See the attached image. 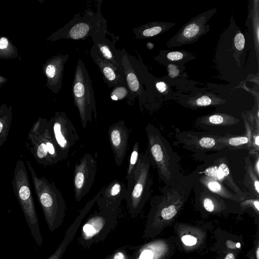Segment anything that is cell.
I'll list each match as a JSON object with an SVG mask.
<instances>
[{
    "label": "cell",
    "instance_id": "1",
    "mask_svg": "<svg viewBox=\"0 0 259 259\" xmlns=\"http://www.w3.org/2000/svg\"><path fill=\"white\" fill-rule=\"evenodd\" d=\"M248 54L259 60L248 32L239 27L232 17L228 27L221 34L214 56L219 77L226 81L240 84L250 75H254L247 64Z\"/></svg>",
    "mask_w": 259,
    "mask_h": 259
},
{
    "label": "cell",
    "instance_id": "2",
    "mask_svg": "<svg viewBox=\"0 0 259 259\" xmlns=\"http://www.w3.org/2000/svg\"><path fill=\"white\" fill-rule=\"evenodd\" d=\"M145 131L148 141L146 151L151 164L156 168L160 180L166 186L170 185L182 176L179 155L153 124L148 123Z\"/></svg>",
    "mask_w": 259,
    "mask_h": 259
},
{
    "label": "cell",
    "instance_id": "3",
    "mask_svg": "<svg viewBox=\"0 0 259 259\" xmlns=\"http://www.w3.org/2000/svg\"><path fill=\"white\" fill-rule=\"evenodd\" d=\"M30 172L35 193L44 218L51 232L58 229L65 219L66 205L63 197L56 186L45 177H38L31 163L26 160Z\"/></svg>",
    "mask_w": 259,
    "mask_h": 259
},
{
    "label": "cell",
    "instance_id": "4",
    "mask_svg": "<svg viewBox=\"0 0 259 259\" xmlns=\"http://www.w3.org/2000/svg\"><path fill=\"white\" fill-rule=\"evenodd\" d=\"M151 164L147 151L141 153L136 168L127 178L124 200L130 215L134 218L142 209L151 194L152 180L150 176Z\"/></svg>",
    "mask_w": 259,
    "mask_h": 259
},
{
    "label": "cell",
    "instance_id": "5",
    "mask_svg": "<svg viewBox=\"0 0 259 259\" xmlns=\"http://www.w3.org/2000/svg\"><path fill=\"white\" fill-rule=\"evenodd\" d=\"M121 201L115 202L108 206L91 214L82 224L78 243L89 249L92 245L104 241L116 227Z\"/></svg>",
    "mask_w": 259,
    "mask_h": 259
},
{
    "label": "cell",
    "instance_id": "6",
    "mask_svg": "<svg viewBox=\"0 0 259 259\" xmlns=\"http://www.w3.org/2000/svg\"><path fill=\"white\" fill-rule=\"evenodd\" d=\"M12 188L23 213L31 234L37 246L43 241L38 223L28 172L22 159H19L14 171Z\"/></svg>",
    "mask_w": 259,
    "mask_h": 259
},
{
    "label": "cell",
    "instance_id": "7",
    "mask_svg": "<svg viewBox=\"0 0 259 259\" xmlns=\"http://www.w3.org/2000/svg\"><path fill=\"white\" fill-rule=\"evenodd\" d=\"M101 2H99L96 11L86 9L77 13L54 34V39L84 40L98 32L107 31V21L101 14Z\"/></svg>",
    "mask_w": 259,
    "mask_h": 259
},
{
    "label": "cell",
    "instance_id": "8",
    "mask_svg": "<svg viewBox=\"0 0 259 259\" xmlns=\"http://www.w3.org/2000/svg\"><path fill=\"white\" fill-rule=\"evenodd\" d=\"M74 105L79 112L83 128L91 122L92 116L97 117V108L92 80L83 62L79 59L76 66L72 83Z\"/></svg>",
    "mask_w": 259,
    "mask_h": 259
},
{
    "label": "cell",
    "instance_id": "9",
    "mask_svg": "<svg viewBox=\"0 0 259 259\" xmlns=\"http://www.w3.org/2000/svg\"><path fill=\"white\" fill-rule=\"evenodd\" d=\"M121 51L123 74L130 91L127 103L133 105L135 99L138 98L141 107H146L148 97L143 84H146L147 70L134 57L129 55L124 49Z\"/></svg>",
    "mask_w": 259,
    "mask_h": 259
},
{
    "label": "cell",
    "instance_id": "10",
    "mask_svg": "<svg viewBox=\"0 0 259 259\" xmlns=\"http://www.w3.org/2000/svg\"><path fill=\"white\" fill-rule=\"evenodd\" d=\"M49 133L56 144L63 159L79 140L76 128L64 112H56L47 123Z\"/></svg>",
    "mask_w": 259,
    "mask_h": 259
},
{
    "label": "cell",
    "instance_id": "11",
    "mask_svg": "<svg viewBox=\"0 0 259 259\" xmlns=\"http://www.w3.org/2000/svg\"><path fill=\"white\" fill-rule=\"evenodd\" d=\"M216 12L217 9L213 8L192 17L168 40L166 47H180L198 41L210 30V25L207 23Z\"/></svg>",
    "mask_w": 259,
    "mask_h": 259
},
{
    "label": "cell",
    "instance_id": "12",
    "mask_svg": "<svg viewBox=\"0 0 259 259\" xmlns=\"http://www.w3.org/2000/svg\"><path fill=\"white\" fill-rule=\"evenodd\" d=\"M97 162L92 155L85 153L75 164L73 174L74 198L79 202L89 193L95 181Z\"/></svg>",
    "mask_w": 259,
    "mask_h": 259
},
{
    "label": "cell",
    "instance_id": "13",
    "mask_svg": "<svg viewBox=\"0 0 259 259\" xmlns=\"http://www.w3.org/2000/svg\"><path fill=\"white\" fill-rule=\"evenodd\" d=\"M47 122L46 119H38L29 131L25 143V146L37 163L45 166L53 165L45 140L44 133Z\"/></svg>",
    "mask_w": 259,
    "mask_h": 259
},
{
    "label": "cell",
    "instance_id": "14",
    "mask_svg": "<svg viewBox=\"0 0 259 259\" xmlns=\"http://www.w3.org/2000/svg\"><path fill=\"white\" fill-rule=\"evenodd\" d=\"M108 136L115 164L120 166L126 155L129 139V131L124 121L119 120L111 124Z\"/></svg>",
    "mask_w": 259,
    "mask_h": 259
},
{
    "label": "cell",
    "instance_id": "15",
    "mask_svg": "<svg viewBox=\"0 0 259 259\" xmlns=\"http://www.w3.org/2000/svg\"><path fill=\"white\" fill-rule=\"evenodd\" d=\"M103 188L91 200H90L85 206L81 209L78 215L76 217L73 223L66 230L63 239L59 245L54 253L47 259H61L66 249L73 239V238L80 227L83 220L96 203L102 193Z\"/></svg>",
    "mask_w": 259,
    "mask_h": 259
},
{
    "label": "cell",
    "instance_id": "16",
    "mask_svg": "<svg viewBox=\"0 0 259 259\" xmlns=\"http://www.w3.org/2000/svg\"><path fill=\"white\" fill-rule=\"evenodd\" d=\"M91 56L102 74L104 82L109 88L125 83L123 70L119 69L104 59L93 46Z\"/></svg>",
    "mask_w": 259,
    "mask_h": 259
},
{
    "label": "cell",
    "instance_id": "17",
    "mask_svg": "<svg viewBox=\"0 0 259 259\" xmlns=\"http://www.w3.org/2000/svg\"><path fill=\"white\" fill-rule=\"evenodd\" d=\"M112 33L107 31L99 32L92 36L94 46L100 55L106 60L119 69L123 70L122 66V51L117 50L106 34Z\"/></svg>",
    "mask_w": 259,
    "mask_h": 259
},
{
    "label": "cell",
    "instance_id": "18",
    "mask_svg": "<svg viewBox=\"0 0 259 259\" xmlns=\"http://www.w3.org/2000/svg\"><path fill=\"white\" fill-rule=\"evenodd\" d=\"M69 58L68 54L54 56L47 63L45 74L51 89L57 93L61 89L64 66Z\"/></svg>",
    "mask_w": 259,
    "mask_h": 259
},
{
    "label": "cell",
    "instance_id": "19",
    "mask_svg": "<svg viewBox=\"0 0 259 259\" xmlns=\"http://www.w3.org/2000/svg\"><path fill=\"white\" fill-rule=\"evenodd\" d=\"M126 191L125 185L118 180L110 182L103 190L96 202L99 209H103L110 204L125 199Z\"/></svg>",
    "mask_w": 259,
    "mask_h": 259
},
{
    "label": "cell",
    "instance_id": "20",
    "mask_svg": "<svg viewBox=\"0 0 259 259\" xmlns=\"http://www.w3.org/2000/svg\"><path fill=\"white\" fill-rule=\"evenodd\" d=\"M176 25L175 23L154 21L134 28L133 31L137 39H146L156 36L166 32Z\"/></svg>",
    "mask_w": 259,
    "mask_h": 259
},
{
    "label": "cell",
    "instance_id": "21",
    "mask_svg": "<svg viewBox=\"0 0 259 259\" xmlns=\"http://www.w3.org/2000/svg\"><path fill=\"white\" fill-rule=\"evenodd\" d=\"M214 136H197L190 135L186 133V135L181 136L179 138L181 141H182V144L188 142H193L194 144L190 145L189 148L190 149L194 145L196 149L201 150L203 151H208L215 149H219V148H223L225 147L219 141V137L214 138Z\"/></svg>",
    "mask_w": 259,
    "mask_h": 259
},
{
    "label": "cell",
    "instance_id": "22",
    "mask_svg": "<svg viewBox=\"0 0 259 259\" xmlns=\"http://www.w3.org/2000/svg\"><path fill=\"white\" fill-rule=\"evenodd\" d=\"M154 59L159 63L166 65L168 64L179 66L184 65L185 63L195 59L196 57L192 54L183 50L168 51L161 50Z\"/></svg>",
    "mask_w": 259,
    "mask_h": 259
},
{
    "label": "cell",
    "instance_id": "23",
    "mask_svg": "<svg viewBox=\"0 0 259 259\" xmlns=\"http://www.w3.org/2000/svg\"><path fill=\"white\" fill-rule=\"evenodd\" d=\"M182 98L183 102L190 107H203L209 105H217L225 103L224 99L210 93H192Z\"/></svg>",
    "mask_w": 259,
    "mask_h": 259
},
{
    "label": "cell",
    "instance_id": "24",
    "mask_svg": "<svg viewBox=\"0 0 259 259\" xmlns=\"http://www.w3.org/2000/svg\"><path fill=\"white\" fill-rule=\"evenodd\" d=\"M249 5V12L246 24L249 29L248 33L254 51L258 56V1H250Z\"/></svg>",
    "mask_w": 259,
    "mask_h": 259
},
{
    "label": "cell",
    "instance_id": "25",
    "mask_svg": "<svg viewBox=\"0 0 259 259\" xmlns=\"http://www.w3.org/2000/svg\"><path fill=\"white\" fill-rule=\"evenodd\" d=\"M197 174V180L212 193L223 198L240 199L241 197L232 192L226 186L220 183L203 175Z\"/></svg>",
    "mask_w": 259,
    "mask_h": 259
},
{
    "label": "cell",
    "instance_id": "26",
    "mask_svg": "<svg viewBox=\"0 0 259 259\" xmlns=\"http://www.w3.org/2000/svg\"><path fill=\"white\" fill-rule=\"evenodd\" d=\"M198 122L207 125H230L239 121L238 119L225 114L215 113L205 115L198 119Z\"/></svg>",
    "mask_w": 259,
    "mask_h": 259
},
{
    "label": "cell",
    "instance_id": "27",
    "mask_svg": "<svg viewBox=\"0 0 259 259\" xmlns=\"http://www.w3.org/2000/svg\"><path fill=\"white\" fill-rule=\"evenodd\" d=\"M12 120V112L11 109L4 107L0 108V148L7 139Z\"/></svg>",
    "mask_w": 259,
    "mask_h": 259
},
{
    "label": "cell",
    "instance_id": "28",
    "mask_svg": "<svg viewBox=\"0 0 259 259\" xmlns=\"http://www.w3.org/2000/svg\"><path fill=\"white\" fill-rule=\"evenodd\" d=\"M245 169L246 170L245 178H247V184H249V189H250L251 186V189H253L254 192H255L257 195L259 193V182L258 178L256 172L255 171L252 165L251 161H250L249 157H247L245 158Z\"/></svg>",
    "mask_w": 259,
    "mask_h": 259
},
{
    "label": "cell",
    "instance_id": "29",
    "mask_svg": "<svg viewBox=\"0 0 259 259\" xmlns=\"http://www.w3.org/2000/svg\"><path fill=\"white\" fill-rule=\"evenodd\" d=\"M135 247L129 245L119 247L104 259H132Z\"/></svg>",
    "mask_w": 259,
    "mask_h": 259
},
{
    "label": "cell",
    "instance_id": "30",
    "mask_svg": "<svg viewBox=\"0 0 259 259\" xmlns=\"http://www.w3.org/2000/svg\"><path fill=\"white\" fill-rule=\"evenodd\" d=\"M130 96V91L126 83L118 85L113 88L110 94V98L114 101H120L127 99Z\"/></svg>",
    "mask_w": 259,
    "mask_h": 259
},
{
    "label": "cell",
    "instance_id": "31",
    "mask_svg": "<svg viewBox=\"0 0 259 259\" xmlns=\"http://www.w3.org/2000/svg\"><path fill=\"white\" fill-rule=\"evenodd\" d=\"M140 146L138 142L134 143L130 155L129 162L127 166L126 178L133 173L137 166L139 157Z\"/></svg>",
    "mask_w": 259,
    "mask_h": 259
},
{
    "label": "cell",
    "instance_id": "32",
    "mask_svg": "<svg viewBox=\"0 0 259 259\" xmlns=\"http://www.w3.org/2000/svg\"><path fill=\"white\" fill-rule=\"evenodd\" d=\"M219 139L220 142L221 143L224 147L228 145L232 146H239L248 143L249 140L248 137L244 136L231 137L229 138L227 140L219 138Z\"/></svg>",
    "mask_w": 259,
    "mask_h": 259
},
{
    "label": "cell",
    "instance_id": "33",
    "mask_svg": "<svg viewBox=\"0 0 259 259\" xmlns=\"http://www.w3.org/2000/svg\"><path fill=\"white\" fill-rule=\"evenodd\" d=\"M177 213L176 206L172 205L163 208L160 210V214L163 219L169 220L172 218Z\"/></svg>",
    "mask_w": 259,
    "mask_h": 259
},
{
    "label": "cell",
    "instance_id": "34",
    "mask_svg": "<svg viewBox=\"0 0 259 259\" xmlns=\"http://www.w3.org/2000/svg\"><path fill=\"white\" fill-rule=\"evenodd\" d=\"M183 242L187 246H192L195 245L197 242V239L191 235H185L182 238Z\"/></svg>",
    "mask_w": 259,
    "mask_h": 259
},
{
    "label": "cell",
    "instance_id": "35",
    "mask_svg": "<svg viewBox=\"0 0 259 259\" xmlns=\"http://www.w3.org/2000/svg\"><path fill=\"white\" fill-rule=\"evenodd\" d=\"M9 42L7 38L3 37L0 38V49H5L8 46Z\"/></svg>",
    "mask_w": 259,
    "mask_h": 259
},
{
    "label": "cell",
    "instance_id": "36",
    "mask_svg": "<svg viewBox=\"0 0 259 259\" xmlns=\"http://www.w3.org/2000/svg\"><path fill=\"white\" fill-rule=\"evenodd\" d=\"M225 259H235V257L233 253H230L226 256Z\"/></svg>",
    "mask_w": 259,
    "mask_h": 259
},
{
    "label": "cell",
    "instance_id": "37",
    "mask_svg": "<svg viewBox=\"0 0 259 259\" xmlns=\"http://www.w3.org/2000/svg\"><path fill=\"white\" fill-rule=\"evenodd\" d=\"M254 205L256 208L257 210H259V202L258 200H256L253 202Z\"/></svg>",
    "mask_w": 259,
    "mask_h": 259
},
{
    "label": "cell",
    "instance_id": "38",
    "mask_svg": "<svg viewBox=\"0 0 259 259\" xmlns=\"http://www.w3.org/2000/svg\"><path fill=\"white\" fill-rule=\"evenodd\" d=\"M254 142H255V144L257 146H258V145H259V136H258V135H257V136L255 137V141H254Z\"/></svg>",
    "mask_w": 259,
    "mask_h": 259
},
{
    "label": "cell",
    "instance_id": "39",
    "mask_svg": "<svg viewBox=\"0 0 259 259\" xmlns=\"http://www.w3.org/2000/svg\"><path fill=\"white\" fill-rule=\"evenodd\" d=\"M257 259H259V248L258 247L256 252Z\"/></svg>",
    "mask_w": 259,
    "mask_h": 259
},
{
    "label": "cell",
    "instance_id": "40",
    "mask_svg": "<svg viewBox=\"0 0 259 259\" xmlns=\"http://www.w3.org/2000/svg\"><path fill=\"white\" fill-rule=\"evenodd\" d=\"M236 247H238V248H239V247H240V243H239V242H238V243H237L236 244Z\"/></svg>",
    "mask_w": 259,
    "mask_h": 259
}]
</instances>
